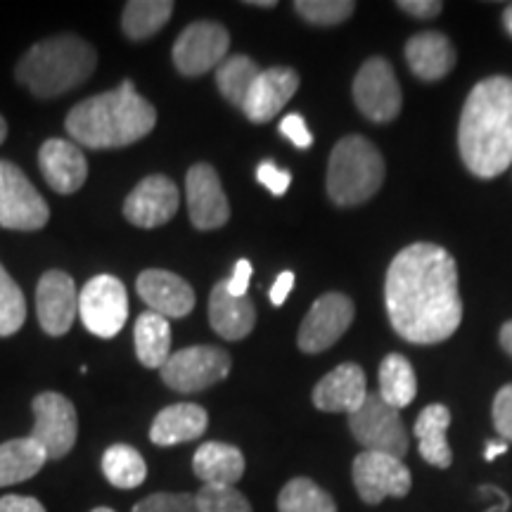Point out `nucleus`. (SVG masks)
Here are the masks:
<instances>
[{"instance_id":"30","label":"nucleus","mask_w":512,"mask_h":512,"mask_svg":"<svg viewBox=\"0 0 512 512\" xmlns=\"http://www.w3.org/2000/svg\"><path fill=\"white\" fill-rule=\"evenodd\" d=\"M384 401L394 408H406L418 394L415 370L406 356L389 354L380 363V392Z\"/></svg>"},{"instance_id":"35","label":"nucleus","mask_w":512,"mask_h":512,"mask_svg":"<svg viewBox=\"0 0 512 512\" xmlns=\"http://www.w3.org/2000/svg\"><path fill=\"white\" fill-rule=\"evenodd\" d=\"M294 10L316 27H335L354 15L356 3L354 0H297Z\"/></svg>"},{"instance_id":"12","label":"nucleus","mask_w":512,"mask_h":512,"mask_svg":"<svg viewBox=\"0 0 512 512\" xmlns=\"http://www.w3.org/2000/svg\"><path fill=\"white\" fill-rule=\"evenodd\" d=\"M351 477H354V486L361 501L368 505L382 503L389 496H408L413 486L411 470L403 465V460L375 451L358 453L354 467H351Z\"/></svg>"},{"instance_id":"29","label":"nucleus","mask_w":512,"mask_h":512,"mask_svg":"<svg viewBox=\"0 0 512 512\" xmlns=\"http://www.w3.org/2000/svg\"><path fill=\"white\" fill-rule=\"evenodd\" d=\"M174 8L171 0H131L121 15V29L131 41H145L164 29L174 15Z\"/></svg>"},{"instance_id":"26","label":"nucleus","mask_w":512,"mask_h":512,"mask_svg":"<svg viewBox=\"0 0 512 512\" xmlns=\"http://www.w3.org/2000/svg\"><path fill=\"white\" fill-rule=\"evenodd\" d=\"M448 425H451V411L441 403H432L418 415L413 427V434L420 441V456L439 470H446L453 463L451 446L446 439Z\"/></svg>"},{"instance_id":"16","label":"nucleus","mask_w":512,"mask_h":512,"mask_svg":"<svg viewBox=\"0 0 512 512\" xmlns=\"http://www.w3.org/2000/svg\"><path fill=\"white\" fill-rule=\"evenodd\" d=\"M188 214L197 230H216L230 219V204L221 178L211 164H195L185 174Z\"/></svg>"},{"instance_id":"11","label":"nucleus","mask_w":512,"mask_h":512,"mask_svg":"<svg viewBox=\"0 0 512 512\" xmlns=\"http://www.w3.org/2000/svg\"><path fill=\"white\" fill-rule=\"evenodd\" d=\"M354 100L361 114L375 124H389L401 112V88L384 57H370L354 79Z\"/></svg>"},{"instance_id":"27","label":"nucleus","mask_w":512,"mask_h":512,"mask_svg":"<svg viewBox=\"0 0 512 512\" xmlns=\"http://www.w3.org/2000/svg\"><path fill=\"white\" fill-rule=\"evenodd\" d=\"M46 463V451L31 437L5 441L0 444V489L36 477Z\"/></svg>"},{"instance_id":"5","label":"nucleus","mask_w":512,"mask_h":512,"mask_svg":"<svg viewBox=\"0 0 512 512\" xmlns=\"http://www.w3.org/2000/svg\"><path fill=\"white\" fill-rule=\"evenodd\" d=\"M384 183L380 150L363 136H347L335 145L328 164V195L337 207L368 202Z\"/></svg>"},{"instance_id":"22","label":"nucleus","mask_w":512,"mask_h":512,"mask_svg":"<svg viewBox=\"0 0 512 512\" xmlns=\"http://www.w3.org/2000/svg\"><path fill=\"white\" fill-rule=\"evenodd\" d=\"M209 323L216 335L228 342L249 337L256 325V306L249 297H233L228 292L226 280L214 285L209 297Z\"/></svg>"},{"instance_id":"32","label":"nucleus","mask_w":512,"mask_h":512,"mask_svg":"<svg viewBox=\"0 0 512 512\" xmlns=\"http://www.w3.org/2000/svg\"><path fill=\"white\" fill-rule=\"evenodd\" d=\"M259 74V64H256L252 57L230 55L219 64V69H216V86H219L221 95L230 102V105H238L242 110L249 88L254 86Z\"/></svg>"},{"instance_id":"24","label":"nucleus","mask_w":512,"mask_h":512,"mask_svg":"<svg viewBox=\"0 0 512 512\" xmlns=\"http://www.w3.org/2000/svg\"><path fill=\"white\" fill-rule=\"evenodd\" d=\"M411 72L422 81H439L456 67V50L439 31H422L406 43Z\"/></svg>"},{"instance_id":"48","label":"nucleus","mask_w":512,"mask_h":512,"mask_svg":"<svg viewBox=\"0 0 512 512\" xmlns=\"http://www.w3.org/2000/svg\"><path fill=\"white\" fill-rule=\"evenodd\" d=\"M247 5H252V8H266V10H273L275 5V0H247Z\"/></svg>"},{"instance_id":"33","label":"nucleus","mask_w":512,"mask_h":512,"mask_svg":"<svg viewBox=\"0 0 512 512\" xmlns=\"http://www.w3.org/2000/svg\"><path fill=\"white\" fill-rule=\"evenodd\" d=\"M278 512H337L335 498L313 479H290L278 494Z\"/></svg>"},{"instance_id":"43","label":"nucleus","mask_w":512,"mask_h":512,"mask_svg":"<svg viewBox=\"0 0 512 512\" xmlns=\"http://www.w3.org/2000/svg\"><path fill=\"white\" fill-rule=\"evenodd\" d=\"M0 512H46V508L38 498L8 494L0 498Z\"/></svg>"},{"instance_id":"6","label":"nucleus","mask_w":512,"mask_h":512,"mask_svg":"<svg viewBox=\"0 0 512 512\" xmlns=\"http://www.w3.org/2000/svg\"><path fill=\"white\" fill-rule=\"evenodd\" d=\"M349 430L366 451L387 453L403 460L411 448V437L403 425L399 408L389 406L377 392H368L363 406L349 415Z\"/></svg>"},{"instance_id":"38","label":"nucleus","mask_w":512,"mask_h":512,"mask_svg":"<svg viewBox=\"0 0 512 512\" xmlns=\"http://www.w3.org/2000/svg\"><path fill=\"white\" fill-rule=\"evenodd\" d=\"M491 418H494V427L503 441H512V384H505L503 389H498L494 408H491Z\"/></svg>"},{"instance_id":"7","label":"nucleus","mask_w":512,"mask_h":512,"mask_svg":"<svg viewBox=\"0 0 512 512\" xmlns=\"http://www.w3.org/2000/svg\"><path fill=\"white\" fill-rule=\"evenodd\" d=\"M230 354L221 347H185L174 351L169 361L159 368L162 380L178 394H197L214 387L230 375Z\"/></svg>"},{"instance_id":"9","label":"nucleus","mask_w":512,"mask_h":512,"mask_svg":"<svg viewBox=\"0 0 512 512\" xmlns=\"http://www.w3.org/2000/svg\"><path fill=\"white\" fill-rule=\"evenodd\" d=\"M79 316L95 337H117L128 318L126 285L114 275H95L79 292Z\"/></svg>"},{"instance_id":"2","label":"nucleus","mask_w":512,"mask_h":512,"mask_svg":"<svg viewBox=\"0 0 512 512\" xmlns=\"http://www.w3.org/2000/svg\"><path fill=\"white\" fill-rule=\"evenodd\" d=\"M460 157L470 174L496 178L512 164V79L491 76L467 95L458 126Z\"/></svg>"},{"instance_id":"40","label":"nucleus","mask_w":512,"mask_h":512,"mask_svg":"<svg viewBox=\"0 0 512 512\" xmlns=\"http://www.w3.org/2000/svg\"><path fill=\"white\" fill-rule=\"evenodd\" d=\"M280 133H283L285 138H290L294 147H299V150H309L313 145V136L302 114H287V117L280 121Z\"/></svg>"},{"instance_id":"50","label":"nucleus","mask_w":512,"mask_h":512,"mask_svg":"<svg viewBox=\"0 0 512 512\" xmlns=\"http://www.w3.org/2000/svg\"><path fill=\"white\" fill-rule=\"evenodd\" d=\"M91 512H117V510H112V508H105V505H100V508H93Z\"/></svg>"},{"instance_id":"21","label":"nucleus","mask_w":512,"mask_h":512,"mask_svg":"<svg viewBox=\"0 0 512 512\" xmlns=\"http://www.w3.org/2000/svg\"><path fill=\"white\" fill-rule=\"evenodd\" d=\"M368 399L366 373L356 363H342L313 387V406L323 413H354Z\"/></svg>"},{"instance_id":"42","label":"nucleus","mask_w":512,"mask_h":512,"mask_svg":"<svg viewBox=\"0 0 512 512\" xmlns=\"http://www.w3.org/2000/svg\"><path fill=\"white\" fill-rule=\"evenodd\" d=\"M444 5L439 3V0H401L399 3V10L408 12L411 17H418V19H434L441 12Z\"/></svg>"},{"instance_id":"3","label":"nucleus","mask_w":512,"mask_h":512,"mask_svg":"<svg viewBox=\"0 0 512 512\" xmlns=\"http://www.w3.org/2000/svg\"><path fill=\"white\" fill-rule=\"evenodd\" d=\"M155 126L157 110L138 95L133 81H124L117 91L81 100L64 121L74 143L91 150L128 147L150 136Z\"/></svg>"},{"instance_id":"18","label":"nucleus","mask_w":512,"mask_h":512,"mask_svg":"<svg viewBox=\"0 0 512 512\" xmlns=\"http://www.w3.org/2000/svg\"><path fill=\"white\" fill-rule=\"evenodd\" d=\"M136 290L140 299L150 306V311L159 313L166 320L183 318L195 309V290L188 280L171 271H162V268H150V271L140 273Z\"/></svg>"},{"instance_id":"25","label":"nucleus","mask_w":512,"mask_h":512,"mask_svg":"<svg viewBox=\"0 0 512 512\" xmlns=\"http://www.w3.org/2000/svg\"><path fill=\"white\" fill-rule=\"evenodd\" d=\"M192 472L204 484L233 486L245 475V456L238 446L207 441L192 456Z\"/></svg>"},{"instance_id":"15","label":"nucleus","mask_w":512,"mask_h":512,"mask_svg":"<svg viewBox=\"0 0 512 512\" xmlns=\"http://www.w3.org/2000/svg\"><path fill=\"white\" fill-rule=\"evenodd\" d=\"M38 323L46 335L62 337L72 330L79 316V292L74 278L64 271H48L41 275L36 287Z\"/></svg>"},{"instance_id":"34","label":"nucleus","mask_w":512,"mask_h":512,"mask_svg":"<svg viewBox=\"0 0 512 512\" xmlns=\"http://www.w3.org/2000/svg\"><path fill=\"white\" fill-rule=\"evenodd\" d=\"M27 320V299L12 275L0 264V337H10Z\"/></svg>"},{"instance_id":"4","label":"nucleus","mask_w":512,"mask_h":512,"mask_svg":"<svg viewBox=\"0 0 512 512\" xmlns=\"http://www.w3.org/2000/svg\"><path fill=\"white\" fill-rule=\"evenodd\" d=\"M95 67L98 53L86 38L57 34L31 46L17 62L15 76L31 95L50 100L83 86Z\"/></svg>"},{"instance_id":"20","label":"nucleus","mask_w":512,"mask_h":512,"mask_svg":"<svg viewBox=\"0 0 512 512\" xmlns=\"http://www.w3.org/2000/svg\"><path fill=\"white\" fill-rule=\"evenodd\" d=\"M38 166L46 183L60 195H74L88 178V162L81 147L62 138H50L41 145Z\"/></svg>"},{"instance_id":"46","label":"nucleus","mask_w":512,"mask_h":512,"mask_svg":"<svg viewBox=\"0 0 512 512\" xmlns=\"http://www.w3.org/2000/svg\"><path fill=\"white\" fill-rule=\"evenodd\" d=\"M501 344H503V349L512 356V320H508V323L501 328Z\"/></svg>"},{"instance_id":"44","label":"nucleus","mask_w":512,"mask_h":512,"mask_svg":"<svg viewBox=\"0 0 512 512\" xmlns=\"http://www.w3.org/2000/svg\"><path fill=\"white\" fill-rule=\"evenodd\" d=\"M292 287H294V273L292 271L280 273L278 278H275L273 287H271V302H273V306H283L287 302V297H290Z\"/></svg>"},{"instance_id":"8","label":"nucleus","mask_w":512,"mask_h":512,"mask_svg":"<svg viewBox=\"0 0 512 512\" xmlns=\"http://www.w3.org/2000/svg\"><path fill=\"white\" fill-rule=\"evenodd\" d=\"M50 209L19 166L0 159V228L41 230Z\"/></svg>"},{"instance_id":"14","label":"nucleus","mask_w":512,"mask_h":512,"mask_svg":"<svg viewBox=\"0 0 512 512\" xmlns=\"http://www.w3.org/2000/svg\"><path fill=\"white\" fill-rule=\"evenodd\" d=\"M354 302L342 292H328L316 299L299 328L297 344L304 354H320L342 339L354 323Z\"/></svg>"},{"instance_id":"41","label":"nucleus","mask_w":512,"mask_h":512,"mask_svg":"<svg viewBox=\"0 0 512 512\" xmlns=\"http://www.w3.org/2000/svg\"><path fill=\"white\" fill-rule=\"evenodd\" d=\"M249 280H252V264H249L247 259H240L238 264H235V271L230 275V280H226L228 292L233 294V297H247Z\"/></svg>"},{"instance_id":"31","label":"nucleus","mask_w":512,"mask_h":512,"mask_svg":"<svg viewBox=\"0 0 512 512\" xmlns=\"http://www.w3.org/2000/svg\"><path fill=\"white\" fill-rule=\"evenodd\" d=\"M102 475L117 489H138L147 477L145 458L133 446L114 444L102 453Z\"/></svg>"},{"instance_id":"23","label":"nucleus","mask_w":512,"mask_h":512,"mask_svg":"<svg viewBox=\"0 0 512 512\" xmlns=\"http://www.w3.org/2000/svg\"><path fill=\"white\" fill-rule=\"evenodd\" d=\"M209 427V413L197 403H174L157 413L150 427V441L169 448L200 439Z\"/></svg>"},{"instance_id":"37","label":"nucleus","mask_w":512,"mask_h":512,"mask_svg":"<svg viewBox=\"0 0 512 512\" xmlns=\"http://www.w3.org/2000/svg\"><path fill=\"white\" fill-rule=\"evenodd\" d=\"M131 512H200L197 510V501L192 494H150L143 501L133 505Z\"/></svg>"},{"instance_id":"19","label":"nucleus","mask_w":512,"mask_h":512,"mask_svg":"<svg viewBox=\"0 0 512 512\" xmlns=\"http://www.w3.org/2000/svg\"><path fill=\"white\" fill-rule=\"evenodd\" d=\"M299 88V74L290 67H271L259 74L249 88L242 112L252 124H266L283 112Z\"/></svg>"},{"instance_id":"45","label":"nucleus","mask_w":512,"mask_h":512,"mask_svg":"<svg viewBox=\"0 0 512 512\" xmlns=\"http://www.w3.org/2000/svg\"><path fill=\"white\" fill-rule=\"evenodd\" d=\"M505 451H508V441H489V444H486L484 458L486 460H494L498 456H503Z\"/></svg>"},{"instance_id":"47","label":"nucleus","mask_w":512,"mask_h":512,"mask_svg":"<svg viewBox=\"0 0 512 512\" xmlns=\"http://www.w3.org/2000/svg\"><path fill=\"white\" fill-rule=\"evenodd\" d=\"M503 24H505V31L512 36V3L505 5L503 10Z\"/></svg>"},{"instance_id":"10","label":"nucleus","mask_w":512,"mask_h":512,"mask_svg":"<svg viewBox=\"0 0 512 512\" xmlns=\"http://www.w3.org/2000/svg\"><path fill=\"white\" fill-rule=\"evenodd\" d=\"M34 430L29 437L46 451L48 460L69 456L79 437V418L74 403L60 392L38 394L34 403Z\"/></svg>"},{"instance_id":"28","label":"nucleus","mask_w":512,"mask_h":512,"mask_svg":"<svg viewBox=\"0 0 512 512\" xmlns=\"http://www.w3.org/2000/svg\"><path fill=\"white\" fill-rule=\"evenodd\" d=\"M136 354L145 368H162L171 356V325L159 313H140L136 320Z\"/></svg>"},{"instance_id":"49","label":"nucleus","mask_w":512,"mask_h":512,"mask_svg":"<svg viewBox=\"0 0 512 512\" xmlns=\"http://www.w3.org/2000/svg\"><path fill=\"white\" fill-rule=\"evenodd\" d=\"M5 138H8V124H5V117L0 114V145L5 143Z\"/></svg>"},{"instance_id":"1","label":"nucleus","mask_w":512,"mask_h":512,"mask_svg":"<svg viewBox=\"0 0 512 512\" xmlns=\"http://www.w3.org/2000/svg\"><path fill=\"white\" fill-rule=\"evenodd\" d=\"M384 304L389 323L406 342H444L463 320L456 259L432 242L401 249L387 271Z\"/></svg>"},{"instance_id":"13","label":"nucleus","mask_w":512,"mask_h":512,"mask_svg":"<svg viewBox=\"0 0 512 512\" xmlns=\"http://www.w3.org/2000/svg\"><path fill=\"white\" fill-rule=\"evenodd\" d=\"M230 34L219 22H192L174 43V64L183 76H202L219 69L228 57Z\"/></svg>"},{"instance_id":"39","label":"nucleus","mask_w":512,"mask_h":512,"mask_svg":"<svg viewBox=\"0 0 512 512\" xmlns=\"http://www.w3.org/2000/svg\"><path fill=\"white\" fill-rule=\"evenodd\" d=\"M256 181L264 185V188L271 190L275 197H280L290 190L292 174L290 171L278 169L273 162H261L259 169H256Z\"/></svg>"},{"instance_id":"17","label":"nucleus","mask_w":512,"mask_h":512,"mask_svg":"<svg viewBox=\"0 0 512 512\" xmlns=\"http://www.w3.org/2000/svg\"><path fill=\"white\" fill-rule=\"evenodd\" d=\"M181 207V192L176 183L162 174L140 181L124 202V216L138 228H159L169 223Z\"/></svg>"},{"instance_id":"36","label":"nucleus","mask_w":512,"mask_h":512,"mask_svg":"<svg viewBox=\"0 0 512 512\" xmlns=\"http://www.w3.org/2000/svg\"><path fill=\"white\" fill-rule=\"evenodd\" d=\"M200 512H254L252 503L235 486L204 484L195 494Z\"/></svg>"}]
</instances>
